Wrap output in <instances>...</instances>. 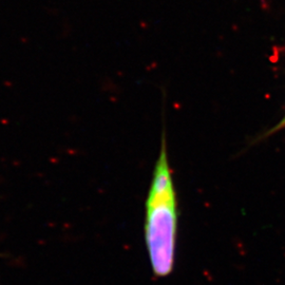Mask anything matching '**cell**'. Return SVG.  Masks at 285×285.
I'll return each instance as SVG.
<instances>
[{
    "label": "cell",
    "mask_w": 285,
    "mask_h": 285,
    "mask_svg": "<svg viewBox=\"0 0 285 285\" xmlns=\"http://www.w3.org/2000/svg\"><path fill=\"white\" fill-rule=\"evenodd\" d=\"M177 226L176 192L163 132L161 152L145 203L144 223L147 254L152 274L156 278L168 277L174 268Z\"/></svg>",
    "instance_id": "6da1fadb"
},
{
    "label": "cell",
    "mask_w": 285,
    "mask_h": 285,
    "mask_svg": "<svg viewBox=\"0 0 285 285\" xmlns=\"http://www.w3.org/2000/svg\"><path fill=\"white\" fill-rule=\"evenodd\" d=\"M285 128V115H284V117L282 118L281 120L279 121V123L277 124V125L275 126V127H272V129L269 130L267 133L265 134V136H268V135H270V134H274V133H276V132H278V131H280V130H282V129H284Z\"/></svg>",
    "instance_id": "7a4b0ae2"
}]
</instances>
